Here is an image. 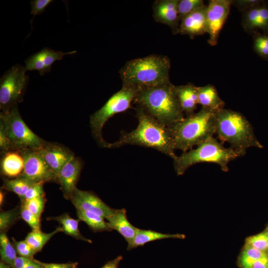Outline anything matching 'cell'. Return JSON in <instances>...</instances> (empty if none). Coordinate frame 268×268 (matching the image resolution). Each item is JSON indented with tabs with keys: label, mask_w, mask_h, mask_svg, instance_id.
Wrapping results in <instances>:
<instances>
[{
	"label": "cell",
	"mask_w": 268,
	"mask_h": 268,
	"mask_svg": "<svg viewBox=\"0 0 268 268\" xmlns=\"http://www.w3.org/2000/svg\"><path fill=\"white\" fill-rule=\"evenodd\" d=\"M48 220H54L59 222L62 225L63 232L78 240L92 243V241L82 235L78 229L80 220L71 217L68 214L65 213L60 216L49 217Z\"/></svg>",
	"instance_id": "cb8c5ba5"
},
{
	"label": "cell",
	"mask_w": 268,
	"mask_h": 268,
	"mask_svg": "<svg viewBox=\"0 0 268 268\" xmlns=\"http://www.w3.org/2000/svg\"><path fill=\"white\" fill-rule=\"evenodd\" d=\"M204 6L202 0H179L178 11L180 22L189 14Z\"/></svg>",
	"instance_id": "f546056e"
},
{
	"label": "cell",
	"mask_w": 268,
	"mask_h": 268,
	"mask_svg": "<svg viewBox=\"0 0 268 268\" xmlns=\"http://www.w3.org/2000/svg\"><path fill=\"white\" fill-rule=\"evenodd\" d=\"M169 128L175 149L186 152L216 134L215 112L201 108Z\"/></svg>",
	"instance_id": "277c9868"
},
{
	"label": "cell",
	"mask_w": 268,
	"mask_h": 268,
	"mask_svg": "<svg viewBox=\"0 0 268 268\" xmlns=\"http://www.w3.org/2000/svg\"><path fill=\"white\" fill-rule=\"evenodd\" d=\"M38 150L57 176L65 165L74 156V153L69 149L55 142H46Z\"/></svg>",
	"instance_id": "4fadbf2b"
},
{
	"label": "cell",
	"mask_w": 268,
	"mask_h": 268,
	"mask_svg": "<svg viewBox=\"0 0 268 268\" xmlns=\"http://www.w3.org/2000/svg\"><path fill=\"white\" fill-rule=\"evenodd\" d=\"M24 166L22 155L17 150L3 153L0 162L1 173L9 177H18L22 174Z\"/></svg>",
	"instance_id": "7402d4cb"
},
{
	"label": "cell",
	"mask_w": 268,
	"mask_h": 268,
	"mask_svg": "<svg viewBox=\"0 0 268 268\" xmlns=\"http://www.w3.org/2000/svg\"><path fill=\"white\" fill-rule=\"evenodd\" d=\"M246 153L231 147H224L212 136L198 145L196 148L176 156L173 159V165L178 176L183 175L193 165L201 163L216 164L222 171L228 172L229 163Z\"/></svg>",
	"instance_id": "5b68a950"
},
{
	"label": "cell",
	"mask_w": 268,
	"mask_h": 268,
	"mask_svg": "<svg viewBox=\"0 0 268 268\" xmlns=\"http://www.w3.org/2000/svg\"><path fill=\"white\" fill-rule=\"evenodd\" d=\"M53 1L52 0H34L31 1V11L30 13L34 15L41 14Z\"/></svg>",
	"instance_id": "74e56055"
},
{
	"label": "cell",
	"mask_w": 268,
	"mask_h": 268,
	"mask_svg": "<svg viewBox=\"0 0 268 268\" xmlns=\"http://www.w3.org/2000/svg\"><path fill=\"white\" fill-rule=\"evenodd\" d=\"M134 102L168 128L185 118L177 96L176 86L170 81L138 90Z\"/></svg>",
	"instance_id": "7a4b0ae2"
},
{
	"label": "cell",
	"mask_w": 268,
	"mask_h": 268,
	"mask_svg": "<svg viewBox=\"0 0 268 268\" xmlns=\"http://www.w3.org/2000/svg\"><path fill=\"white\" fill-rule=\"evenodd\" d=\"M253 47L259 56L268 60V33H257L254 38Z\"/></svg>",
	"instance_id": "1f68e13d"
},
{
	"label": "cell",
	"mask_w": 268,
	"mask_h": 268,
	"mask_svg": "<svg viewBox=\"0 0 268 268\" xmlns=\"http://www.w3.org/2000/svg\"><path fill=\"white\" fill-rule=\"evenodd\" d=\"M106 219L111 228L120 234L128 244L132 242L138 228L133 225L128 220L126 209H115L114 212Z\"/></svg>",
	"instance_id": "ac0fdd59"
},
{
	"label": "cell",
	"mask_w": 268,
	"mask_h": 268,
	"mask_svg": "<svg viewBox=\"0 0 268 268\" xmlns=\"http://www.w3.org/2000/svg\"><path fill=\"white\" fill-rule=\"evenodd\" d=\"M207 32L205 5L189 14L180 22L179 33L181 34L192 38Z\"/></svg>",
	"instance_id": "e0dca14e"
},
{
	"label": "cell",
	"mask_w": 268,
	"mask_h": 268,
	"mask_svg": "<svg viewBox=\"0 0 268 268\" xmlns=\"http://www.w3.org/2000/svg\"><path fill=\"white\" fill-rule=\"evenodd\" d=\"M170 69L168 57L151 55L128 61L119 72L123 86L138 91L170 81Z\"/></svg>",
	"instance_id": "3957f363"
},
{
	"label": "cell",
	"mask_w": 268,
	"mask_h": 268,
	"mask_svg": "<svg viewBox=\"0 0 268 268\" xmlns=\"http://www.w3.org/2000/svg\"><path fill=\"white\" fill-rule=\"evenodd\" d=\"M265 252L268 250V230L250 236L246 239V244Z\"/></svg>",
	"instance_id": "4dcf8cb0"
},
{
	"label": "cell",
	"mask_w": 268,
	"mask_h": 268,
	"mask_svg": "<svg viewBox=\"0 0 268 268\" xmlns=\"http://www.w3.org/2000/svg\"><path fill=\"white\" fill-rule=\"evenodd\" d=\"M0 245L1 261L12 268L14 260L17 257V252L5 232H1L0 234Z\"/></svg>",
	"instance_id": "f1b7e54d"
},
{
	"label": "cell",
	"mask_w": 268,
	"mask_h": 268,
	"mask_svg": "<svg viewBox=\"0 0 268 268\" xmlns=\"http://www.w3.org/2000/svg\"><path fill=\"white\" fill-rule=\"evenodd\" d=\"M24 67L16 65L8 69L0 80V108L6 112L21 102L29 82Z\"/></svg>",
	"instance_id": "9c48e42d"
},
{
	"label": "cell",
	"mask_w": 268,
	"mask_h": 268,
	"mask_svg": "<svg viewBox=\"0 0 268 268\" xmlns=\"http://www.w3.org/2000/svg\"><path fill=\"white\" fill-rule=\"evenodd\" d=\"M17 253L21 257L33 259L34 255L37 253L25 240L17 241L12 238Z\"/></svg>",
	"instance_id": "d590c367"
},
{
	"label": "cell",
	"mask_w": 268,
	"mask_h": 268,
	"mask_svg": "<svg viewBox=\"0 0 268 268\" xmlns=\"http://www.w3.org/2000/svg\"><path fill=\"white\" fill-rule=\"evenodd\" d=\"M186 236L183 234H164L151 230L138 228L132 242L128 244L127 250H131L152 241L168 238L183 239Z\"/></svg>",
	"instance_id": "603a6c76"
},
{
	"label": "cell",
	"mask_w": 268,
	"mask_h": 268,
	"mask_svg": "<svg viewBox=\"0 0 268 268\" xmlns=\"http://www.w3.org/2000/svg\"><path fill=\"white\" fill-rule=\"evenodd\" d=\"M46 199L45 197L36 198L21 202L29 211L40 218L43 211Z\"/></svg>",
	"instance_id": "836d02e7"
},
{
	"label": "cell",
	"mask_w": 268,
	"mask_h": 268,
	"mask_svg": "<svg viewBox=\"0 0 268 268\" xmlns=\"http://www.w3.org/2000/svg\"><path fill=\"white\" fill-rule=\"evenodd\" d=\"M20 215L33 230H40L41 223L39 217L29 211L24 205H21Z\"/></svg>",
	"instance_id": "e575fe53"
},
{
	"label": "cell",
	"mask_w": 268,
	"mask_h": 268,
	"mask_svg": "<svg viewBox=\"0 0 268 268\" xmlns=\"http://www.w3.org/2000/svg\"><path fill=\"white\" fill-rule=\"evenodd\" d=\"M18 213L17 209H13L0 212V230L5 232L18 219Z\"/></svg>",
	"instance_id": "d6a6232c"
},
{
	"label": "cell",
	"mask_w": 268,
	"mask_h": 268,
	"mask_svg": "<svg viewBox=\"0 0 268 268\" xmlns=\"http://www.w3.org/2000/svg\"><path fill=\"white\" fill-rule=\"evenodd\" d=\"M138 90L123 86L121 89L114 94L90 118L92 134L98 144L107 147L108 144L102 135V130L106 122L114 115L124 112L131 107V104Z\"/></svg>",
	"instance_id": "ba28073f"
},
{
	"label": "cell",
	"mask_w": 268,
	"mask_h": 268,
	"mask_svg": "<svg viewBox=\"0 0 268 268\" xmlns=\"http://www.w3.org/2000/svg\"><path fill=\"white\" fill-rule=\"evenodd\" d=\"M244 26L248 30L257 29L268 33V5L264 2L248 9L244 19Z\"/></svg>",
	"instance_id": "d6986e66"
},
{
	"label": "cell",
	"mask_w": 268,
	"mask_h": 268,
	"mask_svg": "<svg viewBox=\"0 0 268 268\" xmlns=\"http://www.w3.org/2000/svg\"><path fill=\"white\" fill-rule=\"evenodd\" d=\"M267 229H268V228Z\"/></svg>",
	"instance_id": "bcb514c9"
},
{
	"label": "cell",
	"mask_w": 268,
	"mask_h": 268,
	"mask_svg": "<svg viewBox=\"0 0 268 268\" xmlns=\"http://www.w3.org/2000/svg\"><path fill=\"white\" fill-rule=\"evenodd\" d=\"M267 254L265 252L245 245L239 257V266L241 268H251L255 262Z\"/></svg>",
	"instance_id": "83f0119b"
},
{
	"label": "cell",
	"mask_w": 268,
	"mask_h": 268,
	"mask_svg": "<svg viewBox=\"0 0 268 268\" xmlns=\"http://www.w3.org/2000/svg\"><path fill=\"white\" fill-rule=\"evenodd\" d=\"M34 184L23 177L19 176L14 179H3L2 188L15 193L22 202L27 192Z\"/></svg>",
	"instance_id": "4316f807"
},
{
	"label": "cell",
	"mask_w": 268,
	"mask_h": 268,
	"mask_svg": "<svg viewBox=\"0 0 268 268\" xmlns=\"http://www.w3.org/2000/svg\"><path fill=\"white\" fill-rule=\"evenodd\" d=\"M216 134L231 148L246 152L250 147L262 148L251 123L241 113L222 109L215 112Z\"/></svg>",
	"instance_id": "8992f818"
},
{
	"label": "cell",
	"mask_w": 268,
	"mask_h": 268,
	"mask_svg": "<svg viewBox=\"0 0 268 268\" xmlns=\"http://www.w3.org/2000/svg\"><path fill=\"white\" fill-rule=\"evenodd\" d=\"M3 193L0 191V204H1V203H2L3 202V198H4V195H3Z\"/></svg>",
	"instance_id": "f6af8a7d"
},
{
	"label": "cell",
	"mask_w": 268,
	"mask_h": 268,
	"mask_svg": "<svg viewBox=\"0 0 268 268\" xmlns=\"http://www.w3.org/2000/svg\"><path fill=\"white\" fill-rule=\"evenodd\" d=\"M136 117L138 124L136 129L127 133L122 132L119 139L107 147L113 148L124 145H136L155 149L173 159L177 156L170 129L162 125L141 107L137 106Z\"/></svg>",
	"instance_id": "6da1fadb"
},
{
	"label": "cell",
	"mask_w": 268,
	"mask_h": 268,
	"mask_svg": "<svg viewBox=\"0 0 268 268\" xmlns=\"http://www.w3.org/2000/svg\"><path fill=\"white\" fill-rule=\"evenodd\" d=\"M20 152L24 161V169L20 176L33 184L57 181V175L38 150L27 149Z\"/></svg>",
	"instance_id": "30bf717a"
},
{
	"label": "cell",
	"mask_w": 268,
	"mask_h": 268,
	"mask_svg": "<svg viewBox=\"0 0 268 268\" xmlns=\"http://www.w3.org/2000/svg\"><path fill=\"white\" fill-rule=\"evenodd\" d=\"M176 91L184 114L187 116L194 114L198 104L197 86L190 83L176 86Z\"/></svg>",
	"instance_id": "ffe728a7"
},
{
	"label": "cell",
	"mask_w": 268,
	"mask_h": 268,
	"mask_svg": "<svg viewBox=\"0 0 268 268\" xmlns=\"http://www.w3.org/2000/svg\"><path fill=\"white\" fill-rule=\"evenodd\" d=\"M82 167V161L73 156L62 168L57 175V182L60 185L64 196L67 199L77 188L76 184Z\"/></svg>",
	"instance_id": "2e32d148"
},
{
	"label": "cell",
	"mask_w": 268,
	"mask_h": 268,
	"mask_svg": "<svg viewBox=\"0 0 268 268\" xmlns=\"http://www.w3.org/2000/svg\"><path fill=\"white\" fill-rule=\"evenodd\" d=\"M42 268H76L78 263H67L64 264L45 263L35 260Z\"/></svg>",
	"instance_id": "f35d334b"
},
{
	"label": "cell",
	"mask_w": 268,
	"mask_h": 268,
	"mask_svg": "<svg viewBox=\"0 0 268 268\" xmlns=\"http://www.w3.org/2000/svg\"><path fill=\"white\" fill-rule=\"evenodd\" d=\"M251 268H268V255L267 254L254 263Z\"/></svg>",
	"instance_id": "b9f144b4"
},
{
	"label": "cell",
	"mask_w": 268,
	"mask_h": 268,
	"mask_svg": "<svg viewBox=\"0 0 268 268\" xmlns=\"http://www.w3.org/2000/svg\"><path fill=\"white\" fill-rule=\"evenodd\" d=\"M232 1L211 0L206 6L208 43L211 46L217 44L220 32L227 19Z\"/></svg>",
	"instance_id": "8fae6325"
},
{
	"label": "cell",
	"mask_w": 268,
	"mask_h": 268,
	"mask_svg": "<svg viewBox=\"0 0 268 268\" xmlns=\"http://www.w3.org/2000/svg\"><path fill=\"white\" fill-rule=\"evenodd\" d=\"M61 231H63L62 227H58L49 233L42 232L40 230H33L28 234L25 240L38 252L55 234Z\"/></svg>",
	"instance_id": "484cf974"
},
{
	"label": "cell",
	"mask_w": 268,
	"mask_h": 268,
	"mask_svg": "<svg viewBox=\"0 0 268 268\" xmlns=\"http://www.w3.org/2000/svg\"><path fill=\"white\" fill-rule=\"evenodd\" d=\"M263 2L259 0H238L235 1L236 5L240 9H250Z\"/></svg>",
	"instance_id": "ab89813d"
},
{
	"label": "cell",
	"mask_w": 268,
	"mask_h": 268,
	"mask_svg": "<svg viewBox=\"0 0 268 268\" xmlns=\"http://www.w3.org/2000/svg\"><path fill=\"white\" fill-rule=\"evenodd\" d=\"M77 216L80 220L86 223L94 232L111 231L112 229L104 218L93 212L77 210Z\"/></svg>",
	"instance_id": "d4e9b609"
},
{
	"label": "cell",
	"mask_w": 268,
	"mask_h": 268,
	"mask_svg": "<svg viewBox=\"0 0 268 268\" xmlns=\"http://www.w3.org/2000/svg\"><path fill=\"white\" fill-rule=\"evenodd\" d=\"M43 184L42 183H36L33 185L28 190L23 201L30 200L31 199L45 197V193L43 190Z\"/></svg>",
	"instance_id": "8d00e7d4"
},
{
	"label": "cell",
	"mask_w": 268,
	"mask_h": 268,
	"mask_svg": "<svg viewBox=\"0 0 268 268\" xmlns=\"http://www.w3.org/2000/svg\"><path fill=\"white\" fill-rule=\"evenodd\" d=\"M123 260V256L120 255L115 259L108 261L101 268H118L120 262Z\"/></svg>",
	"instance_id": "7bdbcfd3"
},
{
	"label": "cell",
	"mask_w": 268,
	"mask_h": 268,
	"mask_svg": "<svg viewBox=\"0 0 268 268\" xmlns=\"http://www.w3.org/2000/svg\"><path fill=\"white\" fill-rule=\"evenodd\" d=\"M76 52V51H74L63 53L47 48H44L28 58L25 61L24 67L26 71L38 70L42 75L51 70L52 66L55 62L62 60L67 55H72Z\"/></svg>",
	"instance_id": "9a60e30c"
},
{
	"label": "cell",
	"mask_w": 268,
	"mask_h": 268,
	"mask_svg": "<svg viewBox=\"0 0 268 268\" xmlns=\"http://www.w3.org/2000/svg\"><path fill=\"white\" fill-rule=\"evenodd\" d=\"M1 124L9 141L11 150H38L47 141L33 133L25 123L15 105L6 112H1Z\"/></svg>",
	"instance_id": "52a82bcc"
},
{
	"label": "cell",
	"mask_w": 268,
	"mask_h": 268,
	"mask_svg": "<svg viewBox=\"0 0 268 268\" xmlns=\"http://www.w3.org/2000/svg\"><path fill=\"white\" fill-rule=\"evenodd\" d=\"M69 200L76 210L93 212L105 219L111 216L115 210V209L107 205L95 194L90 191L80 190L76 188Z\"/></svg>",
	"instance_id": "7c38bea8"
},
{
	"label": "cell",
	"mask_w": 268,
	"mask_h": 268,
	"mask_svg": "<svg viewBox=\"0 0 268 268\" xmlns=\"http://www.w3.org/2000/svg\"><path fill=\"white\" fill-rule=\"evenodd\" d=\"M33 261L34 259L21 256L16 257L12 268H24Z\"/></svg>",
	"instance_id": "60d3db41"
},
{
	"label": "cell",
	"mask_w": 268,
	"mask_h": 268,
	"mask_svg": "<svg viewBox=\"0 0 268 268\" xmlns=\"http://www.w3.org/2000/svg\"><path fill=\"white\" fill-rule=\"evenodd\" d=\"M198 104L216 112L224 108L225 103L215 87L211 84L197 86Z\"/></svg>",
	"instance_id": "44dd1931"
},
{
	"label": "cell",
	"mask_w": 268,
	"mask_h": 268,
	"mask_svg": "<svg viewBox=\"0 0 268 268\" xmlns=\"http://www.w3.org/2000/svg\"><path fill=\"white\" fill-rule=\"evenodd\" d=\"M179 0H157L152 6L155 20L168 26L174 34H178L180 21L178 11Z\"/></svg>",
	"instance_id": "5bb4252c"
},
{
	"label": "cell",
	"mask_w": 268,
	"mask_h": 268,
	"mask_svg": "<svg viewBox=\"0 0 268 268\" xmlns=\"http://www.w3.org/2000/svg\"><path fill=\"white\" fill-rule=\"evenodd\" d=\"M0 268H12V267L10 265L1 261L0 263Z\"/></svg>",
	"instance_id": "ee69618b"
}]
</instances>
